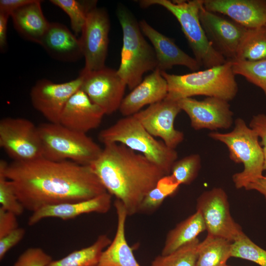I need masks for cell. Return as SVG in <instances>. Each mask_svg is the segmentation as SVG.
Wrapping results in <instances>:
<instances>
[{"label":"cell","mask_w":266,"mask_h":266,"mask_svg":"<svg viewBox=\"0 0 266 266\" xmlns=\"http://www.w3.org/2000/svg\"><path fill=\"white\" fill-rule=\"evenodd\" d=\"M25 210L87 200L106 192L88 166L45 158L27 162L0 161Z\"/></svg>","instance_id":"1"},{"label":"cell","mask_w":266,"mask_h":266,"mask_svg":"<svg viewBox=\"0 0 266 266\" xmlns=\"http://www.w3.org/2000/svg\"><path fill=\"white\" fill-rule=\"evenodd\" d=\"M89 166L106 191L122 201L129 216L139 212L146 195L166 175L144 156L118 143L104 144Z\"/></svg>","instance_id":"2"},{"label":"cell","mask_w":266,"mask_h":266,"mask_svg":"<svg viewBox=\"0 0 266 266\" xmlns=\"http://www.w3.org/2000/svg\"><path fill=\"white\" fill-rule=\"evenodd\" d=\"M161 72L167 84L166 98L173 100L202 95L229 101L235 97L238 92L232 61L183 75Z\"/></svg>","instance_id":"3"},{"label":"cell","mask_w":266,"mask_h":266,"mask_svg":"<svg viewBox=\"0 0 266 266\" xmlns=\"http://www.w3.org/2000/svg\"><path fill=\"white\" fill-rule=\"evenodd\" d=\"M117 15L123 31L121 62L117 72L130 90L142 81L144 73L157 67L153 47L144 38L139 23L131 12L123 6Z\"/></svg>","instance_id":"4"},{"label":"cell","mask_w":266,"mask_h":266,"mask_svg":"<svg viewBox=\"0 0 266 266\" xmlns=\"http://www.w3.org/2000/svg\"><path fill=\"white\" fill-rule=\"evenodd\" d=\"M99 139L103 144L121 143L141 154L166 175L170 174L178 157L175 149L168 147L163 141L157 140L133 115L124 117L101 131Z\"/></svg>","instance_id":"5"},{"label":"cell","mask_w":266,"mask_h":266,"mask_svg":"<svg viewBox=\"0 0 266 266\" xmlns=\"http://www.w3.org/2000/svg\"><path fill=\"white\" fill-rule=\"evenodd\" d=\"M142 7L158 5L165 8L176 18L181 26L194 58L204 69L220 66L228 61L209 42L201 26L199 12L203 0H142Z\"/></svg>","instance_id":"6"},{"label":"cell","mask_w":266,"mask_h":266,"mask_svg":"<svg viewBox=\"0 0 266 266\" xmlns=\"http://www.w3.org/2000/svg\"><path fill=\"white\" fill-rule=\"evenodd\" d=\"M209 136L227 146L232 161L243 164V170L232 177L236 189H245L263 176L264 158L259 136L244 120L237 118L233 129L229 133L211 132Z\"/></svg>","instance_id":"7"},{"label":"cell","mask_w":266,"mask_h":266,"mask_svg":"<svg viewBox=\"0 0 266 266\" xmlns=\"http://www.w3.org/2000/svg\"><path fill=\"white\" fill-rule=\"evenodd\" d=\"M38 128L43 158L49 160L69 161L89 166L102 151L87 133L71 130L60 123H43Z\"/></svg>","instance_id":"8"},{"label":"cell","mask_w":266,"mask_h":266,"mask_svg":"<svg viewBox=\"0 0 266 266\" xmlns=\"http://www.w3.org/2000/svg\"><path fill=\"white\" fill-rule=\"evenodd\" d=\"M0 146L14 162L43 157L38 126L25 118L9 117L0 120Z\"/></svg>","instance_id":"9"},{"label":"cell","mask_w":266,"mask_h":266,"mask_svg":"<svg viewBox=\"0 0 266 266\" xmlns=\"http://www.w3.org/2000/svg\"><path fill=\"white\" fill-rule=\"evenodd\" d=\"M196 210L203 219L207 235L234 242L244 234L232 216L228 196L220 187L203 192L197 200Z\"/></svg>","instance_id":"10"},{"label":"cell","mask_w":266,"mask_h":266,"mask_svg":"<svg viewBox=\"0 0 266 266\" xmlns=\"http://www.w3.org/2000/svg\"><path fill=\"white\" fill-rule=\"evenodd\" d=\"M110 21L106 11L96 6L88 13L79 38L85 66L81 73L105 67L109 43Z\"/></svg>","instance_id":"11"},{"label":"cell","mask_w":266,"mask_h":266,"mask_svg":"<svg viewBox=\"0 0 266 266\" xmlns=\"http://www.w3.org/2000/svg\"><path fill=\"white\" fill-rule=\"evenodd\" d=\"M82 77L81 89L105 114L119 109L127 86L117 70L105 67L100 70L80 73Z\"/></svg>","instance_id":"12"},{"label":"cell","mask_w":266,"mask_h":266,"mask_svg":"<svg viewBox=\"0 0 266 266\" xmlns=\"http://www.w3.org/2000/svg\"><path fill=\"white\" fill-rule=\"evenodd\" d=\"M82 77L62 83L47 79L37 81L30 92L33 107L49 122L59 123L62 113L71 96L79 89Z\"/></svg>","instance_id":"13"},{"label":"cell","mask_w":266,"mask_h":266,"mask_svg":"<svg viewBox=\"0 0 266 266\" xmlns=\"http://www.w3.org/2000/svg\"><path fill=\"white\" fill-rule=\"evenodd\" d=\"M181 111L177 101L166 98L133 116L152 135L161 138L166 146L175 149L184 138L183 132L174 126L175 119Z\"/></svg>","instance_id":"14"},{"label":"cell","mask_w":266,"mask_h":266,"mask_svg":"<svg viewBox=\"0 0 266 266\" xmlns=\"http://www.w3.org/2000/svg\"><path fill=\"white\" fill-rule=\"evenodd\" d=\"M199 18L207 39L227 61L235 60L240 42L247 28L220 14L205 9L203 4Z\"/></svg>","instance_id":"15"},{"label":"cell","mask_w":266,"mask_h":266,"mask_svg":"<svg viewBox=\"0 0 266 266\" xmlns=\"http://www.w3.org/2000/svg\"><path fill=\"white\" fill-rule=\"evenodd\" d=\"M181 109L189 116L195 130L228 129L233 123V112L229 101L215 97L201 100L187 98L177 101Z\"/></svg>","instance_id":"16"},{"label":"cell","mask_w":266,"mask_h":266,"mask_svg":"<svg viewBox=\"0 0 266 266\" xmlns=\"http://www.w3.org/2000/svg\"><path fill=\"white\" fill-rule=\"evenodd\" d=\"M203 6L247 29L266 25V0H203Z\"/></svg>","instance_id":"17"},{"label":"cell","mask_w":266,"mask_h":266,"mask_svg":"<svg viewBox=\"0 0 266 266\" xmlns=\"http://www.w3.org/2000/svg\"><path fill=\"white\" fill-rule=\"evenodd\" d=\"M104 115L102 109L94 103L80 88L68 100L59 123L71 130L87 133L100 126Z\"/></svg>","instance_id":"18"},{"label":"cell","mask_w":266,"mask_h":266,"mask_svg":"<svg viewBox=\"0 0 266 266\" xmlns=\"http://www.w3.org/2000/svg\"><path fill=\"white\" fill-rule=\"evenodd\" d=\"M139 25L152 44L157 59V68L161 71H166L175 66H184L193 71L201 67L197 61L181 50L172 38L157 31L144 20Z\"/></svg>","instance_id":"19"},{"label":"cell","mask_w":266,"mask_h":266,"mask_svg":"<svg viewBox=\"0 0 266 266\" xmlns=\"http://www.w3.org/2000/svg\"><path fill=\"white\" fill-rule=\"evenodd\" d=\"M111 203V195L106 192L87 200L47 205L33 212L28 223L33 226L47 218L66 220L86 213H105L110 209Z\"/></svg>","instance_id":"20"},{"label":"cell","mask_w":266,"mask_h":266,"mask_svg":"<svg viewBox=\"0 0 266 266\" xmlns=\"http://www.w3.org/2000/svg\"><path fill=\"white\" fill-rule=\"evenodd\" d=\"M167 93L166 81L156 68L124 98L119 110L125 117L133 116L144 106L164 100Z\"/></svg>","instance_id":"21"},{"label":"cell","mask_w":266,"mask_h":266,"mask_svg":"<svg viewBox=\"0 0 266 266\" xmlns=\"http://www.w3.org/2000/svg\"><path fill=\"white\" fill-rule=\"evenodd\" d=\"M39 44L50 56L59 61L75 62L83 57L79 38L59 23H50Z\"/></svg>","instance_id":"22"},{"label":"cell","mask_w":266,"mask_h":266,"mask_svg":"<svg viewBox=\"0 0 266 266\" xmlns=\"http://www.w3.org/2000/svg\"><path fill=\"white\" fill-rule=\"evenodd\" d=\"M114 205L117 215L116 233L113 241L103 251L98 266H141L126 238V209L118 199L115 200Z\"/></svg>","instance_id":"23"},{"label":"cell","mask_w":266,"mask_h":266,"mask_svg":"<svg viewBox=\"0 0 266 266\" xmlns=\"http://www.w3.org/2000/svg\"><path fill=\"white\" fill-rule=\"evenodd\" d=\"M41 2L33 0L10 16L17 32L26 39L38 44L50 24L43 15Z\"/></svg>","instance_id":"24"},{"label":"cell","mask_w":266,"mask_h":266,"mask_svg":"<svg viewBox=\"0 0 266 266\" xmlns=\"http://www.w3.org/2000/svg\"><path fill=\"white\" fill-rule=\"evenodd\" d=\"M205 230L202 216L196 210L168 233L161 254L167 255L175 251L197 238L199 234Z\"/></svg>","instance_id":"25"},{"label":"cell","mask_w":266,"mask_h":266,"mask_svg":"<svg viewBox=\"0 0 266 266\" xmlns=\"http://www.w3.org/2000/svg\"><path fill=\"white\" fill-rule=\"evenodd\" d=\"M232 243L226 239L207 235L199 244L196 266H226L231 257Z\"/></svg>","instance_id":"26"},{"label":"cell","mask_w":266,"mask_h":266,"mask_svg":"<svg viewBox=\"0 0 266 266\" xmlns=\"http://www.w3.org/2000/svg\"><path fill=\"white\" fill-rule=\"evenodd\" d=\"M111 241L107 235H100L91 245L52 260L46 266H98L103 251Z\"/></svg>","instance_id":"27"},{"label":"cell","mask_w":266,"mask_h":266,"mask_svg":"<svg viewBox=\"0 0 266 266\" xmlns=\"http://www.w3.org/2000/svg\"><path fill=\"white\" fill-rule=\"evenodd\" d=\"M266 59V26L247 29L238 46L235 60L250 62Z\"/></svg>","instance_id":"28"},{"label":"cell","mask_w":266,"mask_h":266,"mask_svg":"<svg viewBox=\"0 0 266 266\" xmlns=\"http://www.w3.org/2000/svg\"><path fill=\"white\" fill-rule=\"evenodd\" d=\"M200 242L197 238L169 254H161L151 266H196Z\"/></svg>","instance_id":"29"},{"label":"cell","mask_w":266,"mask_h":266,"mask_svg":"<svg viewBox=\"0 0 266 266\" xmlns=\"http://www.w3.org/2000/svg\"><path fill=\"white\" fill-rule=\"evenodd\" d=\"M50 1L62 9L69 17L71 27L75 35L81 33L88 13L96 6V1L51 0Z\"/></svg>","instance_id":"30"},{"label":"cell","mask_w":266,"mask_h":266,"mask_svg":"<svg viewBox=\"0 0 266 266\" xmlns=\"http://www.w3.org/2000/svg\"><path fill=\"white\" fill-rule=\"evenodd\" d=\"M232 63L235 75L243 76L261 88L266 96V59L254 62L234 60Z\"/></svg>","instance_id":"31"},{"label":"cell","mask_w":266,"mask_h":266,"mask_svg":"<svg viewBox=\"0 0 266 266\" xmlns=\"http://www.w3.org/2000/svg\"><path fill=\"white\" fill-rule=\"evenodd\" d=\"M200 167V156L191 154L175 161L170 175L180 185H189L197 178Z\"/></svg>","instance_id":"32"},{"label":"cell","mask_w":266,"mask_h":266,"mask_svg":"<svg viewBox=\"0 0 266 266\" xmlns=\"http://www.w3.org/2000/svg\"><path fill=\"white\" fill-rule=\"evenodd\" d=\"M253 262L266 266V250L254 243L245 233L232 245L231 257Z\"/></svg>","instance_id":"33"},{"label":"cell","mask_w":266,"mask_h":266,"mask_svg":"<svg viewBox=\"0 0 266 266\" xmlns=\"http://www.w3.org/2000/svg\"><path fill=\"white\" fill-rule=\"evenodd\" d=\"M0 203L1 208L17 216L21 215L25 210L16 194L12 182L6 177L0 167Z\"/></svg>","instance_id":"34"},{"label":"cell","mask_w":266,"mask_h":266,"mask_svg":"<svg viewBox=\"0 0 266 266\" xmlns=\"http://www.w3.org/2000/svg\"><path fill=\"white\" fill-rule=\"evenodd\" d=\"M52 260L41 248L31 247L20 255L13 266H46Z\"/></svg>","instance_id":"35"},{"label":"cell","mask_w":266,"mask_h":266,"mask_svg":"<svg viewBox=\"0 0 266 266\" xmlns=\"http://www.w3.org/2000/svg\"><path fill=\"white\" fill-rule=\"evenodd\" d=\"M167 197L156 186L151 190L144 198L139 212H152L158 208Z\"/></svg>","instance_id":"36"},{"label":"cell","mask_w":266,"mask_h":266,"mask_svg":"<svg viewBox=\"0 0 266 266\" xmlns=\"http://www.w3.org/2000/svg\"><path fill=\"white\" fill-rule=\"evenodd\" d=\"M26 231L24 229L18 227L0 238V260L3 259L6 254L11 248L19 243L24 237Z\"/></svg>","instance_id":"37"},{"label":"cell","mask_w":266,"mask_h":266,"mask_svg":"<svg viewBox=\"0 0 266 266\" xmlns=\"http://www.w3.org/2000/svg\"><path fill=\"white\" fill-rule=\"evenodd\" d=\"M249 127L254 130L261 139L264 162V170H266V115L263 113L253 116L249 124Z\"/></svg>","instance_id":"38"},{"label":"cell","mask_w":266,"mask_h":266,"mask_svg":"<svg viewBox=\"0 0 266 266\" xmlns=\"http://www.w3.org/2000/svg\"><path fill=\"white\" fill-rule=\"evenodd\" d=\"M17 215L0 207V238L19 227Z\"/></svg>","instance_id":"39"},{"label":"cell","mask_w":266,"mask_h":266,"mask_svg":"<svg viewBox=\"0 0 266 266\" xmlns=\"http://www.w3.org/2000/svg\"><path fill=\"white\" fill-rule=\"evenodd\" d=\"M180 185L170 175L163 176L158 181L156 187L167 197L174 194Z\"/></svg>","instance_id":"40"},{"label":"cell","mask_w":266,"mask_h":266,"mask_svg":"<svg viewBox=\"0 0 266 266\" xmlns=\"http://www.w3.org/2000/svg\"><path fill=\"white\" fill-rule=\"evenodd\" d=\"M33 0H0V12L10 16L15 11Z\"/></svg>","instance_id":"41"},{"label":"cell","mask_w":266,"mask_h":266,"mask_svg":"<svg viewBox=\"0 0 266 266\" xmlns=\"http://www.w3.org/2000/svg\"><path fill=\"white\" fill-rule=\"evenodd\" d=\"M9 17L0 12V48L2 50L7 45V22Z\"/></svg>","instance_id":"42"},{"label":"cell","mask_w":266,"mask_h":266,"mask_svg":"<svg viewBox=\"0 0 266 266\" xmlns=\"http://www.w3.org/2000/svg\"><path fill=\"white\" fill-rule=\"evenodd\" d=\"M246 190H255L264 196L266 201V176H263L253 182L248 184L245 188Z\"/></svg>","instance_id":"43"},{"label":"cell","mask_w":266,"mask_h":266,"mask_svg":"<svg viewBox=\"0 0 266 266\" xmlns=\"http://www.w3.org/2000/svg\"><path fill=\"white\" fill-rule=\"evenodd\" d=\"M226 266H228V265H227Z\"/></svg>","instance_id":"44"},{"label":"cell","mask_w":266,"mask_h":266,"mask_svg":"<svg viewBox=\"0 0 266 266\" xmlns=\"http://www.w3.org/2000/svg\"></svg>","instance_id":"45"}]
</instances>
